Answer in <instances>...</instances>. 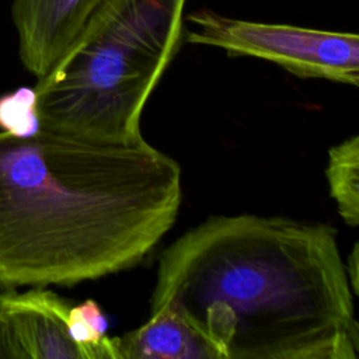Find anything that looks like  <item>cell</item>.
<instances>
[{
	"mask_svg": "<svg viewBox=\"0 0 359 359\" xmlns=\"http://www.w3.org/2000/svg\"><path fill=\"white\" fill-rule=\"evenodd\" d=\"M180 164L143 137L0 130V285L72 286L137 265L172 227Z\"/></svg>",
	"mask_w": 359,
	"mask_h": 359,
	"instance_id": "6da1fadb",
	"label": "cell"
},
{
	"mask_svg": "<svg viewBox=\"0 0 359 359\" xmlns=\"http://www.w3.org/2000/svg\"><path fill=\"white\" fill-rule=\"evenodd\" d=\"M158 309L185 317L222 359H355L352 289L324 223L209 217L161 252Z\"/></svg>",
	"mask_w": 359,
	"mask_h": 359,
	"instance_id": "7a4b0ae2",
	"label": "cell"
},
{
	"mask_svg": "<svg viewBox=\"0 0 359 359\" xmlns=\"http://www.w3.org/2000/svg\"><path fill=\"white\" fill-rule=\"evenodd\" d=\"M187 0H104L36 79L42 129L98 142L142 139L146 102L174 59Z\"/></svg>",
	"mask_w": 359,
	"mask_h": 359,
	"instance_id": "3957f363",
	"label": "cell"
},
{
	"mask_svg": "<svg viewBox=\"0 0 359 359\" xmlns=\"http://www.w3.org/2000/svg\"><path fill=\"white\" fill-rule=\"evenodd\" d=\"M188 43L272 62L299 77L359 88V34L238 20L201 8L187 17Z\"/></svg>",
	"mask_w": 359,
	"mask_h": 359,
	"instance_id": "277c9868",
	"label": "cell"
},
{
	"mask_svg": "<svg viewBox=\"0 0 359 359\" xmlns=\"http://www.w3.org/2000/svg\"><path fill=\"white\" fill-rule=\"evenodd\" d=\"M70 300L34 286L0 294V358L11 359H116L114 338L80 345L69 334Z\"/></svg>",
	"mask_w": 359,
	"mask_h": 359,
	"instance_id": "5b68a950",
	"label": "cell"
},
{
	"mask_svg": "<svg viewBox=\"0 0 359 359\" xmlns=\"http://www.w3.org/2000/svg\"><path fill=\"white\" fill-rule=\"evenodd\" d=\"M104 0H13L20 59L36 79L65 55Z\"/></svg>",
	"mask_w": 359,
	"mask_h": 359,
	"instance_id": "8992f818",
	"label": "cell"
},
{
	"mask_svg": "<svg viewBox=\"0 0 359 359\" xmlns=\"http://www.w3.org/2000/svg\"><path fill=\"white\" fill-rule=\"evenodd\" d=\"M112 338L116 359H222L195 325L170 309L150 311L140 327Z\"/></svg>",
	"mask_w": 359,
	"mask_h": 359,
	"instance_id": "52a82bcc",
	"label": "cell"
},
{
	"mask_svg": "<svg viewBox=\"0 0 359 359\" xmlns=\"http://www.w3.org/2000/svg\"><path fill=\"white\" fill-rule=\"evenodd\" d=\"M325 178L339 216L348 224L359 226V135L328 150Z\"/></svg>",
	"mask_w": 359,
	"mask_h": 359,
	"instance_id": "ba28073f",
	"label": "cell"
},
{
	"mask_svg": "<svg viewBox=\"0 0 359 359\" xmlns=\"http://www.w3.org/2000/svg\"><path fill=\"white\" fill-rule=\"evenodd\" d=\"M41 129L35 88L20 87L0 95V130L17 137L34 136Z\"/></svg>",
	"mask_w": 359,
	"mask_h": 359,
	"instance_id": "9c48e42d",
	"label": "cell"
},
{
	"mask_svg": "<svg viewBox=\"0 0 359 359\" xmlns=\"http://www.w3.org/2000/svg\"><path fill=\"white\" fill-rule=\"evenodd\" d=\"M70 337L80 345H97L105 337L107 318L98 303L93 299L72 306L67 317Z\"/></svg>",
	"mask_w": 359,
	"mask_h": 359,
	"instance_id": "30bf717a",
	"label": "cell"
},
{
	"mask_svg": "<svg viewBox=\"0 0 359 359\" xmlns=\"http://www.w3.org/2000/svg\"><path fill=\"white\" fill-rule=\"evenodd\" d=\"M345 265H346L351 289L359 297V241L353 244Z\"/></svg>",
	"mask_w": 359,
	"mask_h": 359,
	"instance_id": "8fae6325",
	"label": "cell"
},
{
	"mask_svg": "<svg viewBox=\"0 0 359 359\" xmlns=\"http://www.w3.org/2000/svg\"><path fill=\"white\" fill-rule=\"evenodd\" d=\"M349 342L353 351V358L359 359V320H353L349 327Z\"/></svg>",
	"mask_w": 359,
	"mask_h": 359,
	"instance_id": "7c38bea8",
	"label": "cell"
}]
</instances>
